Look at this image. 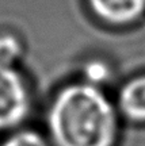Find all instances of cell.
Returning <instances> with one entry per match:
<instances>
[{
    "label": "cell",
    "instance_id": "obj_1",
    "mask_svg": "<svg viewBox=\"0 0 145 146\" xmlns=\"http://www.w3.org/2000/svg\"><path fill=\"white\" fill-rule=\"evenodd\" d=\"M119 116L103 89L79 78L53 92L43 133L53 146H115Z\"/></svg>",
    "mask_w": 145,
    "mask_h": 146
},
{
    "label": "cell",
    "instance_id": "obj_2",
    "mask_svg": "<svg viewBox=\"0 0 145 146\" xmlns=\"http://www.w3.org/2000/svg\"><path fill=\"white\" fill-rule=\"evenodd\" d=\"M34 108V91L21 66L0 64V137L25 127Z\"/></svg>",
    "mask_w": 145,
    "mask_h": 146
},
{
    "label": "cell",
    "instance_id": "obj_3",
    "mask_svg": "<svg viewBox=\"0 0 145 146\" xmlns=\"http://www.w3.org/2000/svg\"><path fill=\"white\" fill-rule=\"evenodd\" d=\"M88 10L107 26L133 25L145 14V0H87Z\"/></svg>",
    "mask_w": 145,
    "mask_h": 146
},
{
    "label": "cell",
    "instance_id": "obj_4",
    "mask_svg": "<svg viewBox=\"0 0 145 146\" xmlns=\"http://www.w3.org/2000/svg\"><path fill=\"white\" fill-rule=\"evenodd\" d=\"M115 106L122 118L145 125V73L132 77L121 87Z\"/></svg>",
    "mask_w": 145,
    "mask_h": 146
},
{
    "label": "cell",
    "instance_id": "obj_5",
    "mask_svg": "<svg viewBox=\"0 0 145 146\" xmlns=\"http://www.w3.org/2000/svg\"><path fill=\"white\" fill-rule=\"evenodd\" d=\"M25 52L26 43L19 33L10 29L0 30V64L19 66Z\"/></svg>",
    "mask_w": 145,
    "mask_h": 146
},
{
    "label": "cell",
    "instance_id": "obj_6",
    "mask_svg": "<svg viewBox=\"0 0 145 146\" xmlns=\"http://www.w3.org/2000/svg\"><path fill=\"white\" fill-rule=\"evenodd\" d=\"M0 146H53L46 134L41 130L25 126L0 139Z\"/></svg>",
    "mask_w": 145,
    "mask_h": 146
}]
</instances>
